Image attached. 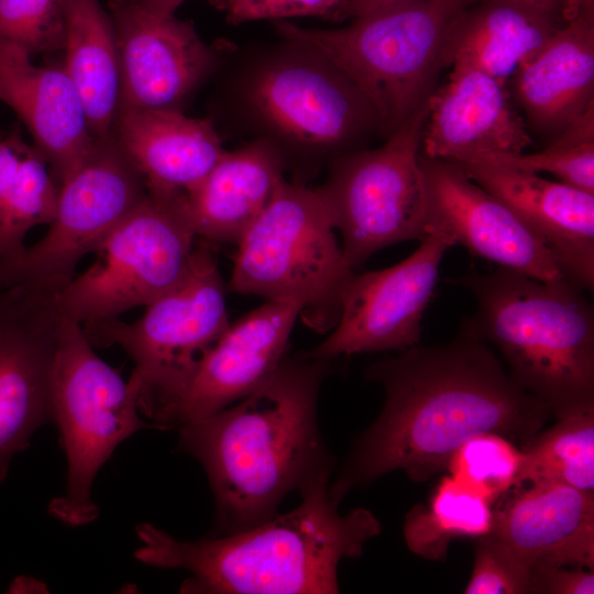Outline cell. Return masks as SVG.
I'll use <instances>...</instances> for the list:
<instances>
[{"label": "cell", "instance_id": "39", "mask_svg": "<svg viewBox=\"0 0 594 594\" xmlns=\"http://www.w3.org/2000/svg\"><path fill=\"white\" fill-rule=\"evenodd\" d=\"M464 1H465L466 6H469V4H472L474 2L482 1V0H464ZM529 1L542 4L544 7L559 9L561 11L559 0H529Z\"/></svg>", "mask_w": 594, "mask_h": 594}, {"label": "cell", "instance_id": "35", "mask_svg": "<svg viewBox=\"0 0 594 594\" xmlns=\"http://www.w3.org/2000/svg\"><path fill=\"white\" fill-rule=\"evenodd\" d=\"M529 593L593 594V570L578 566L538 565L532 568Z\"/></svg>", "mask_w": 594, "mask_h": 594}, {"label": "cell", "instance_id": "21", "mask_svg": "<svg viewBox=\"0 0 594 594\" xmlns=\"http://www.w3.org/2000/svg\"><path fill=\"white\" fill-rule=\"evenodd\" d=\"M506 86L531 139L548 143L594 102V16L566 22Z\"/></svg>", "mask_w": 594, "mask_h": 594}, {"label": "cell", "instance_id": "31", "mask_svg": "<svg viewBox=\"0 0 594 594\" xmlns=\"http://www.w3.org/2000/svg\"><path fill=\"white\" fill-rule=\"evenodd\" d=\"M492 157L529 173H550L563 184L594 194V102L540 151Z\"/></svg>", "mask_w": 594, "mask_h": 594}, {"label": "cell", "instance_id": "6", "mask_svg": "<svg viewBox=\"0 0 594 594\" xmlns=\"http://www.w3.org/2000/svg\"><path fill=\"white\" fill-rule=\"evenodd\" d=\"M464 7V0H403L330 30L273 22L282 37L316 48L356 84L387 139L438 87L447 34Z\"/></svg>", "mask_w": 594, "mask_h": 594}, {"label": "cell", "instance_id": "33", "mask_svg": "<svg viewBox=\"0 0 594 594\" xmlns=\"http://www.w3.org/2000/svg\"><path fill=\"white\" fill-rule=\"evenodd\" d=\"M532 568L492 532L476 539L465 594H527Z\"/></svg>", "mask_w": 594, "mask_h": 594}, {"label": "cell", "instance_id": "23", "mask_svg": "<svg viewBox=\"0 0 594 594\" xmlns=\"http://www.w3.org/2000/svg\"><path fill=\"white\" fill-rule=\"evenodd\" d=\"M111 136L147 189L189 194L224 153L210 119L180 110L119 109Z\"/></svg>", "mask_w": 594, "mask_h": 594}, {"label": "cell", "instance_id": "30", "mask_svg": "<svg viewBox=\"0 0 594 594\" xmlns=\"http://www.w3.org/2000/svg\"><path fill=\"white\" fill-rule=\"evenodd\" d=\"M521 461V449L508 438L482 432L453 452L447 469L452 477L493 506L515 487Z\"/></svg>", "mask_w": 594, "mask_h": 594}, {"label": "cell", "instance_id": "5", "mask_svg": "<svg viewBox=\"0 0 594 594\" xmlns=\"http://www.w3.org/2000/svg\"><path fill=\"white\" fill-rule=\"evenodd\" d=\"M232 91L242 121L278 150L285 165L297 157L330 162L381 135L380 117L364 92L323 54L298 41L284 38L258 54Z\"/></svg>", "mask_w": 594, "mask_h": 594}, {"label": "cell", "instance_id": "17", "mask_svg": "<svg viewBox=\"0 0 594 594\" xmlns=\"http://www.w3.org/2000/svg\"><path fill=\"white\" fill-rule=\"evenodd\" d=\"M455 163L543 243L565 279L593 290L594 194L544 179L497 157Z\"/></svg>", "mask_w": 594, "mask_h": 594}, {"label": "cell", "instance_id": "22", "mask_svg": "<svg viewBox=\"0 0 594 594\" xmlns=\"http://www.w3.org/2000/svg\"><path fill=\"white\" fill-rule=\"evenodd\" d=\"M494 510L491 532L531 568H594V494L530 484Z\"/></svg>", "mask_w": 594, "mask_h": 594}, {"label": "cell", "instance_id": "19", "mask_svg": "<svg viewBox=\"0 0 594 594\" xmlns=\"http://www.w3.org/2000/svg\"><path fill=\"white\" fill-rule=\"evenodd\" d=\"M532 142L506 82L455 66L429 98L420 151L458 162L518 155Z\"/></svg>", "mask_w": 594, "mask_h": 594}, {"label": "cell", "instance_id": "16", "mask_svg": "<svg viewBox=\"0 0 594 594\" xmlns=\"http://www.w3.org/2000/svg\"><path fill=\"white\" fill-rule=\"evenodd\" d=\"M426 232L450 238L472 255L543 282L564 278L543 243L504 204L449 160L419 153Z\"/></svg>", "mask_w": 594, "mask_h": 594}, {"label": "cell", "instance_id": "8", "mask_svg": "<svg viewBox=\"0 0 594 594\" xmlns=\"http://www.w3.org/2000/svg\"><path fill=\"white\" fill-rule=\"evenodd\" d=\"M224 285L206 244L195 246L188 270L138 320L81 326L91 344L119 345L134 363L139 408L157 429L170 416L200 360L229 326Z\"/></svg>", "mask_w": 594, "mask_h": 594}, {"label": "cell", "instance_id": "18", "mask_svg": "<svg viewBox=\"0 0 594 594\" xmlns=\"http://www.w3.org/2000/svg\"><path fill=\"white\" fill-rule=\"evenodd\" d=\"M300 311L296 301L266 300L229 324L200 360L168 429L211 416L265 382L286 358Z\"/></svg>", "mask_w": 594, "mask_h": 594}, {"label": "cell", "instance_id": "9", "mask_svg": "<svg viewBox=\"0 0 594 594\" xmlns=\"http://www.w3.org/2000/svg\"><path fill=\"white\" fill-rule=\"evenodd\" d=\"M139 381L125 382L92 350L82 327L63 319L52 377V411L67 458L66 492L48 513L69 526L99 514L91 497L95 477L116 448L140 429ZM157 429V428H156Z\"/></svg>", "mask_w": 594, "mask_h": 594}, {"label": "cell", "instance_id": "11", "mask_svg": "<svg viewBox=\"0 0 594 594\" xmlns=\"http://www.w3.org/2000/svg\"><path fill=\"white\" fill-rule=\"evenodd\" d=\"M428 114L429 100L383 145L329 162L327 180L317 189L353 270L388 245L427 235L419 153Z\"/></svg>", "mask_w": 594, "mask_h": 594}, {"label": "cell", "instance_id": "29", "mask_svg": "<svg viewBox=\"0 0 594 594\" xmlns=\"http://www.w3.org/2000/svg\"><path fill=\"white\" fill-rule=\"evenodd\" d=\"M558 419L521 444L522 461L515 487L562 484L593 492L594 409Z\"/></svg>", "mask_w": 594, "mask_h": 594}, {"label": "cell", "instance_id": "2", "mask_svg": "<svg viewBox=\"0 0 594 594\" xmlns=\"http://www.w3.org/2000/svg\"><path fill=\"white\" fill-rule=\"evenodd\" d=\"M327 367L328 361L285 358L245 397L178 428L179 448L207 473L222 535L272 519L288 493L331 472L317 422Z\"/></svg>", "mask_w": 594, "mask_h": 594}, {"label": "cell", "instance_id": "4", "mask_svg": "<svg viewBox=\"0 0 594 594\" xmlns=\"http://www.w3.org/2000/svg\"><path fill=\"white\" fill-rule=\"evenodd\" d=\"M459 283L477 301L462 329L493 344L524 391L557 418L594 409V312L583 289L501 267Z\"/></svg>", "mask_w": 594, "mask_h": 594}, {"label": "cell", "instance_id": "37", "mask_svg": "<svg viewBox=\"0 0 594 594\" xmlns=\"http://www.w3.org/2000/svg\"><path fill=\"white\" fill-rule=\"evenodd\" d=\"M559 2L565 22L581 16H594V0H559Z\"/></svg>", "mask_w": 594, "mask_h": 594}, {"label": "cell", "instance_id": "13", "mask_svg": "<svg viewBox=\"0 0 594 594\" xmlns=\"http://www.w3.org/2000/svg\"><path fill=\"white\" fill-rule=\"evenodd\" d=\"M59 293L19 284L0 294V484L14 454L53 420L52 377L64 319Z\"/></svg>", "mask_w": 594, "mask_h": 594}, {"label": "cell", "instance_id": "24", "mask_svg": "<svg viewBox=\"0 0 594 594\" xmlns=\"http://www.w3.org/2000/svg\"><path fill=\"white\" fill-rule=\"evenodd\" d=\"M565 23L559 9L529 0L474 2L450 24L443 67H470L506 82Z\"/></svg>", "mask_w": 594, "mask_h": 594}, {"label": "cell", "instance_id": "27", "mask_svg": "<svg viewBox=\"0 0 594 594\" xmlns=\"http://www.w3.org/2000/svg\"><path fill=\"white\" fill-rule=\"evenodd\" d=\"M58 191L47 161L19 130L0 135V263L24 250L30 229L53 221Z\"/></svg>", "mask_w": 594, "mask_h": 594}, {"label": "cell", "instance_id": "15", "mask_svg": "<svg viewBox=\"0 0 594 594\" xmlns=\"http://www.w3.org/2000/svg\"><path fill=\"white\" fill-rule=\"evenodd\" d=\"M120 75L119 109L180 110L219 66V55L193 24L155 15L134 0H106Z\"/></svg>", "mask_w": 594, "mask_h": 594}, {"label": "cell", "instance_id": "20", "mask_svg": "<svg viewBox=\"0 0 594 594\" xmlns=\"http://www.w3.org/2000/svg\"><path fill=\"white\" fill-rule=\"evenodd\" d=\"M20 45L0 42V100L33 136L61 184L89 153L94 138L81 98L63 64L37 66Z\"/></svg>", "mask_w": 594, "mask_h": 594}, {"label": "cell", "instance_id": "36", "mask_svg": "<svg viewBox=\"0 0 594 594\" xmlns=\"http://www.w3.org/2000/svg\"><path fill=\"white\" fill-rule=\"evenodd\" d=\"M403 0H344L341 12V21L355 19L380 8L399 2Z\"/></svg>", "mask_w": 594, "mask_h": 594}, {"label": "cell", "instance_id": "10", "mask_svg": "<svg viewBox=\"0 0 594 594\" xmlns=\"http://www.w3.org/2000/svg\"><path fill=\"white\" fill-rule=\"evenodd\" d=\"M196 238L186 194L147 189L96 249V263L58 294L63 318L86 326L146 307L183 279Z\"/></svg>", "mask_w": 594, "mask_h": 594}, {"label": "cell", "instance_id": "12", "mask_svg": "<svg viewBox=\"0 0 594 594\" xmlns=\"http://www.w3.org/2000/svg\"><path fill=\"white\" fill-rule=\"evenodd\" d=\"M143 175L112 136L95 141L59 184L47 233L0 263V288L30 284L62 290L81 257L96 249L146 197Z\"/></svg>", "mask_w": 594, "mask_h": 594}, {"label": "cell", "instance_id": "25", "mask_svg": "<svg viewBox=\"0 0 594 594\" xmlns=\"http://www.w3.org/2000/svg\"><path fill=\"white\" fill-rule=\"evenodd\" d=\"M285 166L282 154L265 139L224 151L202 182L186 195L196 235L238 244L271 201Z\"/></svg>", "mask_w": 594, "mask_h": 594}, {"label": "cell", "instance_id": "34", "mask_svg": "<svg viewBox=\"0 0 594 594\" xmlns=\"http://www.w3.org/2000/svg\"><path fill=\"white\" fill-rule=\"evenodd\" d=\"M239 24L256 20H285L295 16H319L341 21L344 0H210Z\"/></svg>", "mask_w": 594, "mask_h": 594}, {"label": "cell", "instance_id": "32", "mask_svg": "<svg viewBox=\"0 0 594 594\" xmlns=\"http://www.w3.org/2000/svg\"><path fill=\"white\" fill-rule=\"evenodd\" d=\"M0 42L20 45L32 55L64 51L63 0H0Z\"/></svg>", "mask_w": 594, "mask_h": 594}, {"label": "cell", "instance_id": "38", "mask_svg": "<svg viewBox=\"0 0 594 594\" xmlns=\"http://www.w3.org/2000/svg\"><path fill=\"white\" fill-rule=\"evenodd\" d=\"M144 11L155 15L174 14L184 0H134Z\"/></svg>", "mask_w": 594, "mask_h": 594}, {"label": "cell", "instance_id": "26", "mask_svg": "<svg viewBox=\"0 0 594 594\" xmlns=\"http://www.w3.org/2000/svg\"><path fill=\"white\" fill-rule=\"evenodd\" d=\"M65 61L95 139L111 136L120 102L113 21L102 0H63Z\"/></svg>", "mask_w": 594, "mask_h": 594}, {"label": "cell", "instance_id": "14", "mask_svg": "<svg viewBox=\"0 0 594 594\" xmlns=\"http://www.w3.org/2000/svg\"><path fill=\"white\" fill-rule=\"evenodd\" d=\"M454 246L430 232L398 264L353 274L342 296L338 323L304 359L329 361L340 355L403 351L418 345L424 312L435 292L446 252Z\"/></svg>", "mask_w": 594, "mask_h": 594}, {"label": "cell", "instance_id": "3", "mask_svg": "<svg viewBox=\"0 0 594 594\" xmlns=\"http://www.w3.org/2000/svg\"><path fill=\"white\" fill-rule=\"evenodd\" d=\"M330 473L300 491L294 510L221 537L180 541L142 522L134 556L147 565L190 572L183 593H338L340 561L360 557L381 524L364 508L342 515L329 495Z\"/></svg>", "mask_w": 594, "mask_h": 594}, {"label": "cell", "instance_id": "28", "mask_svg": "<svg viewBox=\"0 0 594 594\" xmlns=\"http://www.w3.org/2000/svg\"><path fill=\"white\" fill-rule=\"evenodd\" d=\"M493 517L487 501L449 475L441 479L428 506L417 505L407 514L404 537L410 551L440 561L452 540L490 534Z\"/></svg>", "mask_w": 594, "mask_h": 594}, {"label": "cell", "instance_id": "1", "mask_svg": "<svg viewBox=\"0 0 594 594\" xmlns=\"http://www.w3.org/2000/svg\"><path fill=\"white\" fill-rule=\"evenodd\" d=\"M366 377L382 385L385 402L329 486L338 504L351 490L396 470L427 481L482 432L522 444L551 415L513 380L487 343L462 328L448 343L415 345L373 363Z\"/></svg>", "mask_w": 594, "mask_h": 594}, {"label": "cell", "instance_id": "7", "mask_svg": "<svg viewBox=\"0 0 594 594\" xmlns=\"http://www.w3.org/2000/svg\"><path fill=\"white\" fill-rule=\"evenodd\" d=\"M333 230L319 190L283 178L238 243L230 288L296 301L309 328L319 333L333 329L354 274Z\"/></svg>", "mask_w": 594, "mask_h": 594}]
</instances>
